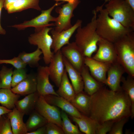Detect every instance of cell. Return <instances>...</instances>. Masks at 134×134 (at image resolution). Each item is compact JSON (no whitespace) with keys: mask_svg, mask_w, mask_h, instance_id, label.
<instances>
[{"mask_svg":"<svg viewBox=\"0 0 134 134\" xmlns=\"http://www.w3.org/2000/svg\"><path fill=\"white\" fill-rule=\"evenodd\" d=\"M35 109L44 117L48 122L55 123L62 128L61 111L56 106L48 103L42 96H39Z\"/></svg>","mask_w":134,"mask_h":134,"instance_id":"9","label":"cell"},{"mask_svg":"<svg viewBox=\"0 0 134 134\" xmlns=\"http://www.w3.org/2000/svg\"><path fill=\"white\" fill-rule=\"evenodd\" d=\"M13 68H8L3 66L0 70L1 88L11 89Z\"/></svg>","mask_w":134,"mask_h":134,"instance_id":"32","label":"cell"},{"mask_svg":"<svg viewBox=\"0 0 134 134\" xmlns=\"http://www.w3.org/2000/svg\"><path fill=\"white\" fill-rule=\"evenodd\" d=\"M0 134H13L10 120L6 114L0 117Z\"/></svg>","mask_w":134,"mask_h":134,"instance_id":"34","label":"cell"},{"mask_svg":"<svg viewBox=\"0 0 134 134\" xmlns=\"http://www.w3.org/2000/svg\"><path fill=\"white\" fill-rule=\"evenodd\" d=\"M29 115L25 123L28 132L33 131L39 128L44 126L48 122L44 117L35 109Z\"/></svg>","mask_w":134,"mask_h":134,"instance_id":"28","label":"cell"},{"mask_svg":"<svg viewBox=\"0 0 134 134\" xmlns=\"http://www.w3.org/2000/svg\"><path fill=\"white\" fill-rule=\"evenodd\" d=\"M117 62L128 76L134 78V32L132 31L114 43Z\"/></svg>","mask_w":134,"mask_h":134,"instance_id":"4","label":"cell"},{"mask_svg":"<svg viewBox=\"0 0 134 134\" xmlns=\"http://www.w3.org/2000/svg\"><path fill=\"white\" fill-rule=\"evenodd\" d=\"M1 88V82L0 79V89Z\"/></svg>","mask_w":134,"mask_h":134,"instance_id":"46","label":"cell"},{"mask_svg":"<svg viewBox=\"0 0 134 134\" xmlns=\"http://www.w3.org/2000/svg\"><path fill=\"white\" fill-rule=\"evenodd\" d=\"M129 118H124L116 121L114 123L109 134H122L125 124L128 121Z\"/></svg>","mask_w":134,"mask_h":134,"instance_id":"36","label":"cell"},{"mask_svg":"<svg viewBox=\"0 0 134 134\" xmlns=\"http://www.w3.org/2000/svg\"><path fill=\"white\" fill-rule=\"evenodd\" d=\"M131 7L134 10V0H125Z\"/></svg>","mask_w":134,"mask_h":134,"instance_id":"43","label":"cell"},{"mask_svg":"<svg viewBox=\"0 0 134 134\" xmlns=\"http://www.w3.org/2000/svg\"><path fill=\"white\" fill-rule=\"evenodd\" d=\"M49 64V78L58 87L65 70L63 56L60 50L54 53Z\"/></svg>","mask_w":134,"mask_h":134,"instance_id":"15","label":"cell"},{"mask_svg":"<svg viewBox=\"0 0 134 134\" xmlns=\"http://www.w3.org/2000/svg\"><path fill=\"white\" fill-rule=\"evenodd\" d=\"M91 97L89 117L98 124L110 120L115 122L131 116L130 100L121 87L113 91L103 85Z\"/></svg>","mask_w":134,"mask_h":134,"instance_id":"1","label":"cell"},{"mask_svg":"<svg viewBox=\"0 0 134 134\" xmlns=\"http://www.w3.org/2000/svg\"><path fill=\"white\" fill-rule=\"evenodd\" d=\"M65 69L70 80L76 94L83 91L84 84L80 72L75 68L63 56Z\"/></svg>","mask_w":134,"mask_h":134,"instance_id":"20","label":"cell"},{"mask_svg":"<svg viewBox=\"0 0 134 134\" xmlns=\"http://www.w3.org/2000/svg\"><path fill=\"white\" fill-rule=\"evenodd\" d=\"M42 54L41 51L37 48L31 53L23 51L20 53L18 56L27 65L31 67H34L39 66V62L41 59L40 56Z\"/></svg>","mask_w":134,"mask_h":134,"instance_id":"29","label":"cell"},{"mask_svg":"<svg viewBox=\"0 0 134 134\" xmlns=\"http://www.w3.org/2000/svg\"><path fill=\"white\" fill-rule=\"evenodd\" d=\"M52 29V28L46 27L35 30V33L31 34L28 38L30 44L37 46L41 51L44 62L46 64H49L54 54L51 50L53 39L49 34Z\"/></svg>","mask_w":134,"mask_h":134,"instance_id":"6","label":"cell"},{"mask_svg":"<svg viewBox=\"0 0 134 134\" xmlns=\"http://www.w3.org/2000/svg\"><path fill=\"white\" fill-rule=\"evenodd\" d=\"M96 53L92 58L98 61L111 64L117 62L114 43L100 38Z\"/></svg>","mask_w":134,"mask_h":134,"instance_id":"11","label":"cell"},{"mask_svg":"<svg viewBox=\"0 0 134 134\" xmlns=\"http://www.w3.org/2000/svg\"><path fill=\"white\" fill-rule=\"evenodd\" d=\"M43 97L48 103L60 108L62 110L72 117L80 118L84 115L80 112L71 102L59 96L48 95Z\"/></svg>","mask_w":134,"mask_h":134,"instance_id":"17","label":"cell"},{"mask_svg":"<svg viewBox=\"0 0 134 134\" xmlns=\"http://www.w3.org/2000/svg\"><path fill=\"white\" fill-rule=\"evenodd\" d=\"M58 89L56 92L59 96L71 102L76 94L73 88L69 81L68 74L65 69Z\"/></svg>","mask_w":134,"mask_h":134,"instance_id":"24","label":"cell"},{"mask_svg":"<svg viewBox=\"0 0 134 134\" xmlns=\"http://www.w3.org/2000/svg\"><path fill=\"white\" fill-rule=\"evenodd\" d=\"M26 134H46L45 125L33 131L28 132Z\"/></svg>","mask_w":134,"mask_h":134,"instance_id":"39","label":"cell"},{"mask_svg":"<svg viewBox=\"0 0 134 134\" xmlns=\"http://www.w3.org/2000/svg\"><path fill=\"white\" fill-rule=\"evenodd\" d=\"M110 0H105V2L104 3V4H105V3H106L107 2H108L109 1H110Z\"/></svg>","mask_w":134,"mask_h":134,"instance_id":"45","label":"cell"},{"mask_svg":"<svg viewBox=\"0 0 134 134\" xmlns=\"http://www.w3.org/2000/svg\"><path fill=\"white\" fill-rule=\"evenodd\" d=\"M115 121L110 120L100 124H98L96 134H106L111 130Z\"/></svg>","mask_w":134,"mask_h":134,"instance_id":"37","label":"cell"},{"mask_svg":"<svg viewBox=\"0 0 134 134\" xmlns=\"http://www.w3.org/2000/svg\"><path fill=\"white\" fill-rule=\"evenodd\" d=\"M39 0H19L7 5L5 9L8 13L19 12L32 8L40 11Z\"/></svg>","mask_w":134,"mask_h":134,"instance_id":"25","label":"cell"},{"mask_svg":"<svg viewBox=\"0 0 134 134\" xmlns=\"http://www.w3.org/2000/svg\"><path fill=\"white\" fill-rule=\"evenodd\" d=\"M56 2H58L59 1H63V2H67L72 3L75 2L79 0H54Z\"/></svg>","mask_w":134,"mask_h":134,"instance_id":"44","label":"cell"},{"mask_svg":"<svg viewBox=\"0 0 134 134\" xmlns=\"http://www.w3.org/2000/svg\"><path fill=\"white\" fill-rule=\"evenodd\" d=\"M49 78L48 67L39 66L36 75V92L39 96H43L48 95L59 96L50 83Z\"/></svg>","mask_w":134,"mask_h":134,"instance_id":"12","label":"cell"},{"mask_svg":"<svg viewBox=\"0 0 134 134\" xmlns=\"http://www.w3.org/2000/svg\"><path fill=\"white\" fill-rule=\"evenodd\" d=\"M134 78L129 76L126 78L123 76L121 82L122 83V89L127 93L130 100L131 104L132 115L134 117Z\"/></svg>","mask_w":134,"mask_h":134,"instance_id":"30","label":"cell"},{"mask_svg":"<svg viewBox=\"0 0 134 134\" xmlns=\"http://www.w3.org/2000/svg\"><path fill=\"white\" fill-rule=\"evenodd\" d=\"M80 2L79 0L74 2H67L61 7H58L56 8V12L59 15L56 17L54 23L55 31L60 32L72 26L71 19L74 16L73 12Z\"/></svg>","mask_w":134,"mask_h":134,"instance_id":"8","label":"cell"},{"mask_svg":"<svg viewBox=\"0 0 134 134\" xmlns=\"http://www.w3.org/2000/svg\"><path fill=\"white\" fill-rule=\"evenodd\" d=\"M46 134H64L62 129L56 124L48 122L45 125Z\"/></svg>","mask_w":134,"mask_h":134,"instance_id":"38","label":"cell"},{"mask_svg":"<svg viewBox=\"0 0 134 134\" xmlns=\"http://www.w3.org/2000/svg\"><path fill=\"white\" fill-rule=\"evenodd\" d=\"M72 118L81 132L86 134H96L98 123L89 117L83 115L82 117H72Z\"/></svg>","mask_w":134,"mask_h":134,"instance_id":"26","label":"cell"},{"mask_svg":"<svg viewBox=\"0 0 134 134\" xmlns=\"http://www.w3.org/2000/svg\"><path fill=\"white\" fill-rule=\"evenodd\" d=\"M28 75L25 68L14 69L13 71L12 75V88L25 79Z\"/></svg>","mask_w":134,"mask_h":134,"instance_id":"33","label":"cell"},{"mask_svg":"<svg viewBox=\"0 0 134 134\" xmlns=\"http://www.w3.org/2000/svg\"><path fill=\"white\" fill-rule=\"evenodd\" d=\"M4 64L11 65L17 69L25 68L27 65L18 56L11 59H0V64Z\"/></svg>","mask_w":134,"mask_h":134,"instance_id":"35","label":"cell"},{"mask_svg":"<svg viewBox=\"0 0 134 134\" xmlns=\"http://www.w3.org/2000/svg\"><path fill=\"white\" fill-rule=\"evenodd\" d=\"M64 2H56L49 9L41 11L40 14L34 18L30 20L25 21L19 24L12 26L11 27L20 30L29 27H34L35 28V30H38L45 27L55 26L54 23H49L51 22H55L56 20V17L51 15V12L55 7Z\"/></svg>","mask_w":134,"mask_h":134,"instance_id":"7","label":"cell"},{"mask_svg":"<svg viewBox=\"0 0 134 134\" xmlns=\"http://www.w3.org/2000/svg\"><path fill=\"white\" fill-rule=\"evenodd\" d=\"M84 63L92 76L100 83L105 84L107 71L111 64L98 61L92 57H85Z\"/></svg>","mask_w":134,"mask_h":134,"instance_id":"14","label":"cell"},{"mask_svg":"<svg viewBox=\"0 0 134 134\" xmlns=\"http://www.w3.org/2000/svg\"><path fill=\"white\" fill-rule=\"evenodd\" d=\"M82 23L81 20L78 19L73 25L68 29L60 32L54 29L50 31L53 40L51 49L53 50L54 53L70 43L69 40L72 35L77 28L81 26Z\"/></svg>","mask_w":134,"mask_h":134,"instance_id":"13","label":"cell"},{"mask_svg":"<svg viewBox=\"0 0 134 134\" xmlns=\"http://www.w3.org/2000/svg\"><path fill=\"white\" fill-rule=\"evenodd\" d=\"M20 97V95L15 93L11 89H0V104L9 109L15 107V103Z\"/></svg>","mask_w":134,"mask_h":134,"instance_id":"27","label":"cell"},{"mask_svg":"<svg viewBox=\"0 0 134 134\" xmlns=\"http://www.w3.org/2000/svg\"><path fill=\"white\" fill-rule=\"evenodd\" d=\"M62 121V129L65 134H82L79 129L78 125L73 124L67 113L62 110L61 111Z\"/></svg>","mask_w":134,"mask_h":134,"instance_id":"31","label":"cell"},{"mask_svg":"<svg viewBox=\"0 0 134 134\" xmlns=\"http://www.w3.org/2000/svg\"><path fill=\"white\" fill-rule=\"evenodd\" d=\"M19 0H4V7L5 9L8 5L15 2Z\"/></svg>","mask_w":134,"mask_h":134,"instance_id":"42","label":"cell"},{"mask_svg":"<svg viewBox=\"0 0 134 134\" xmlns=\"http://www.w3.org/2000/svg\"><path fill=\"white\" fill-rule=\"evenodd\" d=\"M39 96L36 91L27 95L23 99L16 101L15 107L24 114L29 115L35 109Z\"/></svg>","mask_w":134,"mask_h":134,"instance_id":"22","label":"cell"},{"mask_svg":"<svg viewBox=\"0 0 134 134\" xmlns=\"http://www.w3.org/2000/svg\"><path fill=\"white\" fill-rule=\"evenodd\" d=\"M2 106H0V117L2 115L6 114L11 111Z\"/></svg>","mask_w":134,"mask_h":134,"instance_id":"41","label":"cell"},{"mask_svg":"<svg viewBox=\"0 0 134 134\" xmlns=\"http://www.w3.org/2000/svg\"><path fill=\"white\" fill-rule=\"evenodd\" d=\"M6 115L10 120L13 134H26L28 132L23 120L24 114L15 107Z\"/></svg>","mask_w":134,"mask_h":134,"instance_id":"18","label":"cell"},{"mask_svg":"<svg viewBox=\"0 0 134 134\" xmlns=\"http://www.w3.org/2000/svg\"><path fill=\"white\" fill-rule=\"evenodd\" d=\"M84 84L85 92L91 96L96 92L103 84L96 80L91 75L88 67L84 65L80 72Z\"/></svg>","mask_w":134,"mask_h":134,"instance_id":"21","label":"cell"},{"mask_svg":"<svg viewBox=\"0 0 134 134\" xmlns=\"http://www.w3.org/2000/svg\"><path fill=\"white\" fill-rule=\"evenodd\" d=\"M103 3L95 9L98 13L96 21V31L100 37L114 43L131 32L133 29L126 28L111 17Z\"/></svg>","mask_w":134,"mask_h":134,"instance_id":"2","label":"cell"},{"mask_svg":"<svg viewBox=\"0 0 134 134\" xmlns=\"http://www.w3.org/2000/svg\"><path fill=\"white\" fill-rule=\"evenodd\" d=\"M125 72L123 67L117 62L111 64L107 71L105 84L113 91L119 90L121 88V80Z\"/></svg>","mask_w":134,"mask_h":134,"instance_id":"16","label":"cell"},{"mask_svg":"<svg viewBox=\"0 0 134 134\" xmlns=\"http://www.w3.org/2000/svg\"><path fill=\"white\" fill-rule=\"evenodd\" d=\"M15 94L27 95L36 91V75L28 74L27 77L11 89Z\"/></svg>","mask_w":134,"mask_h":134,"instance_id":"19","label":"cell"},{"mask_svg":"<svg viewBox=\"0 0 134 134\" xmlns=\"http://www.w3.org/2000/svg\"><path fill=\"white\" fill-rule=\"evenodd\" d=\"M4 0H0V34L5 35L6 33L5 30L1 26L0 23V19L2 10L4 7Z\"/></svg>","mask_w":134,"mask_h":134,"instance_id":"40","label":"cell"},{"mask_svg":"<svg viewBox=\"0 0 134 134\" xmlns=\"http://www.w3.org/2000/svg\"><path fill=\"white\" fill-rule=\"evenodd\" d=\"M60 50L63 56L80 72L85 65V57L75 42L69 43L62 47Z\"/></svg>","mask_w":134,"mask_h":134,"instance_id":"10","label":"cell"},{"mask_svg":"<svg viewBox=\"0 0 134 134\" xmlns=\"http://www.w3.org/2000/svg\"><path fill=\"white\" fill-rule=\"evenodd\" d=\"M93 13L91 21L85 26L79 27L75 36V42L85 57H92L93 53L97 50V43L100 39L96 31L97 13L95 9Z\"/></svg>","mask_w":134,"mask_h":134,"instance_id":"3","label":"cell"},{"mask_svg":"<svg viewBox=\"0 0 134 134\" xmlns=\"http://www.w3.org/2000/svg\"><path fill=\"white\" fill-rule=\"evenodd\" d=\"M91 101V96L82 91L76 94L71 103L81 114L89 117Z\"/></svg>","mask_w":134,"mask_h":134,"instance_id":"23","label":"cell"},{"mask_svg":"<svg viewBox=\"0 0 134 134\" xmlns=\"http://www.w3.org/2000/svg\"><path fill=\"white\" fill-rule=\"evenodd\" d=\"M104 5L110 16L134 30V10L125 0H110Z\"/></svg>","mask_w":134,"mask_h":134,"instance_id":"5","label":"cell"}]
</instances>
